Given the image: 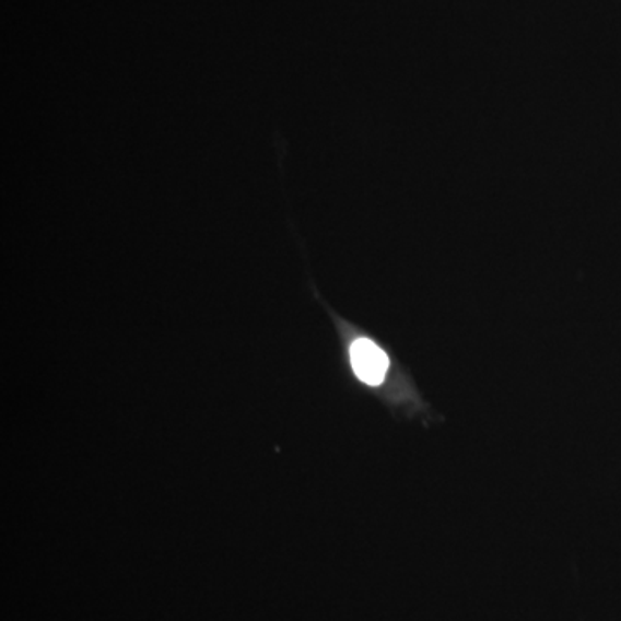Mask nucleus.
<instances>
[{"label":"nucleus","instance_id":"1","mask_svg":"<svg viewBox=\"0 0 621 621\" xmlns=\"http://www.w3.org/2000/svg\"><path fill=\"white\" fill-rule=\"evenodd\" d=\"M351 364L363 384L378 387L384 384L390 361L384 349L378 348L375 342L368 339H358L351 345Z\"/></svg>","mask_w":621,"mask_h":621}]
</instances>
